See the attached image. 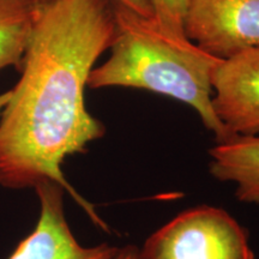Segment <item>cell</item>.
Here are the masks:
<instances>
[{
	"label": "cell",
	"mask_w": 259,
	"mask_h": 259,
	"mask_svg": "<svg viewBox=\"0 0 259 259\" xmlns=\"http://www.w3.org/2000/svg\"><path fill=\"white\" fill-rule=\"evenodd\" d=\"M114 32L113 0H52L42 6L22 76L0 114V185L59 184L106 232L108 226L65 179L61 166L105 135L102 122L87 111L84 90Z\"/></svg>",
	"instance_id": "obj_1"
},
{
	"label": "cell",
	"mask_w": 259,
	"mask_h": 259,
	"mask_svg": "<svg viewBox=\"0 0 259 259\" xmlns=\"http://www.w3.org/2000/svg\"><path fill=\"white\" fill-rule=\"evenodd\" d=\"M111 57L90 72L93 89L122 87L171 97L197 112L216 143L228 139L212 108V76L222 59L163 27L155 17L114 3Z\"/></svg>",
	"instance_id": "obj_2"
},
{
	"label": "cell",
	"mask_w": 259,
	"mask_h": 259,
	"mask_svg": "<svg viewBox=\"0 0 259 259\" xmlns=\"http://www.w3.org/2000/svg\"><path fill=\"white\" fill-rule=\"evenodd\" d=\"M138 259H254L248 233L226 210L198 205L155 231Z\"/></svg>",
	"instance_id": "obj_3"
},
{
	"label": "cell",
	"mask_w": 259,
	"mask_h": 259,
	"mask_svg": "<svg viewBox=\"0 0 259 259\" xmlns=\"http://www.w3.org/2000/svg\"><path fill=\"white\" fill-rule=\"evenodd\" d=\"M184 34L222 60L258 48L259 0H190Z\"/></svg>",
	"instance_id": "obj_4"
},
{
	"label": "cell",
	"mask_w": 259,
	"mask_h": 259,
	"mask_svg": "<svg viewBox=\"0 0 259 259\" xmlns=\"http://www.w3.org/2000/svg\"><path fill=\"white\" fill-rule=\"evenodd\" d=\"M40 200V216L34 231L19 242L9 259H112L119 247L101 244L82 246L65 218L63 186L41 181L34 187Z\"/></svg>",
	"instance_id": "obj_5"
},
{
	"label": "cell",
	"mask_w": 259,
	"mask_h": 259,
	"mask_svg": "<svg viewBox=\"0 0 259 259\" xmlns=\"http://www.w3.org/2000/svg\"><path fill=\"white\" fill-rule=\"evenodd\" d=\"M212 108L231 136H259V47L221 61L212 76Z\"/></svg>",
	"instance_id": "obj_6"
},
{
	"label": "cell",
	"mask_w": 259,
	"mask_h": 259,
	"mask_svg": "<svg viewBox=\"0 0 259 259\" xmlns=\"http://www.w3.org/2000/svg\"><path fill=\"white\" fill-rule=\"evenodd\" d=\"M210 174L235 184L241 203L259 205V136H232L209 150Z\"/></svg>",
	"instance_id": "obj_7"
},
{
	"label": "cell",
	"mask_w": 259,
	"mask_h": 259,
	"mask_svg": "<svg viewBox=\"0 0 259 259\" xmlns=\"http://www.w3.org/2000/svg\"><path fill=\"white\" fill-rule=\"evenodd\" d=\"M40 9L32 0H0V70H21Z\"/></svg>",
	"instance_id": "obj_8"
},
{
	"label": "cell",
	"mask_w": 259,
	"mask_h": 259,
	"mask_svg": "<svg viewBox=\"0 0 259 259\" xmlns=\"http://www.w3.org/2000/svg\"><path fill=\"white\" fill-rule=\"evenodd\" d=\"M190 0H150L154 17L169 30L184 34V17Z\"/></svg>",
	"instance_id": "obj_9"
},
{
	"label": "cell",
	"mask_w": 259,
	"mask_h": 259,
	"mask_svg": "<svg viewBox=\"0 0 259 259\" xmlns=\"http://www.w3.org/2000/svg\"><path fill=\"white\" fill-rule=\"evenodd\" d=\"M116 4L125 6L139 15L154 17V11L151 8L150 0H113Z\"/></svg>",
	"instance_id": "obj_10"
},
{
	"label": "cell",
	"mask_w": 259,
	"mask_h": 259,
	"mask_svg": "<svg viewBox=\"0 0 259 259\" xmlns=\"http://www.w3.org/2000/svg\"><path fill=\"white\" fill-rule=\"evenodd\" d=\"M112 259H138V248L134 245L119 247L116 254Z\"/></svg>",
	"instance_id": "obj_11"
},
{
	"label": "cell",
	"mask_w": 259,
	"mask_h": 259,
	"mask_svg": "<svg viewBox=\"0 0 259 259\" xmlns=\"http://www.w3.org/2000/svg\"><path fill=\"white\" fill-rule=\"evenodd\" d=\"M10 95H11V90H9V92H6V93L0 94V114H2L3 109L5 108L6 103H8L9 99H10Z\"/></svg>",
	"instance_id": "obj_12"
},
{
	"label": "cell",
	"mask_w": 259,
	"mask_h": 259,
	"mask_svg": "<svg viewBox=\"0 0 259 259\" xmlns=\"http://www.w3.org/2000/svg\"><path fill=\"white\" fill-rule=\"evenodd\" d=\"M34 3H36V4L40 6V8H42V6H45L46 4H48V3H51L52 0H32Z\"/></svg>",
	"instance_id": "obj_13"
}]
</instances>
